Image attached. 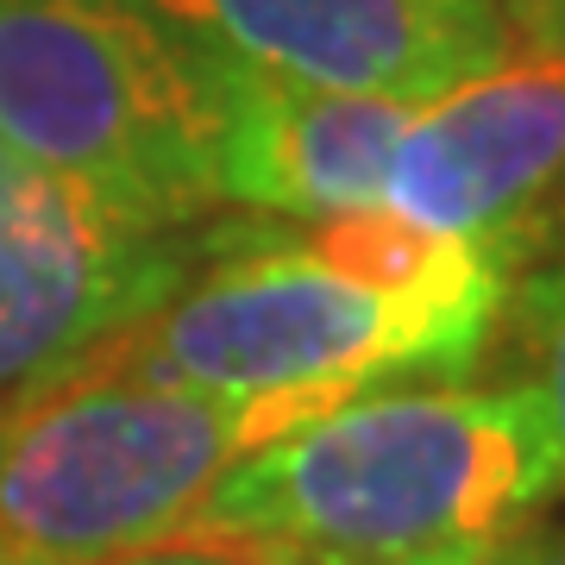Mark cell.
<instances>
[{
	"label": "cell",
	"instance_id": "obj_3",
	"mask_svg": "<svg viewBox=\"0 0 565 565\" xmlns=\"http://www.w3.org/2000/svg\"><path fill=\"white\" fill-rule=\"evenodd\" d=\"M497 308L503 282L396 296L321 264L296 239H264L177 282L132 327L107 333L95 359L182 390L308 396L333 408L390 377L471 364Z\"/></svg>",
	"mask_w": 565,
	"mask_h": 565
},
{
	"label": "cell",
	"instance_id": "obj_9",
	"mask_svg": "<svg viewBox=\"0 0 565 565\" xmlns=\"http://www.w3.org/2000/svg\"><path fill=\"white\" fill-rule=\"evenodd\" d=\"M515 321H522V352H527V371H534L527 390L541 396L546 434H553V452H559V484H565V264L522 282Z\"/></svg>",
	"mask_w": 565,
	"mask_h": 565
},
{
	"label": "cell",
	"instance_id": "obj_5",
	"mask_svg": "<svg viewBox=\"0 0 565 565\" xmlns=\"http://www.w3.org/2000/svg\"><path fill=\"white\" fill-rule=\"evenodd\" d=\"M170 39L264 76L440 102L515 51L509 0H126Z\"/></svg>",
	"mask_w": 565,
	"mask_h": 565
},
{
	"label": "cell",
	"instance_id": "obj_14",
	"mask_svg": "<svg viewBox=\"0 0 565 565\" xmlns=\"http://www.w3.org/2000/svg\"><path fill=\"white\" fill-rule=\"evenodd\" d=\"M415 565H515V559H509V541H497V546H465V553H440V559H415Z\"/></svg>",
	"mask_w": 565,
	"mask_h": 565
},
{
	"label": "cell",
	"instance_id": "obj_12",
	"mask_svg": "<svg viewBox=\"0 0 565 565\" xmlns=\"http://www.w3.org/2000/svg\"><path fill=\"white\" fill-rule=\"evenodd\" d=\"M509 559L515 565H565V527H522V534H509Z\"/></svg>",
	"mask_w": 565,
	"mask_h": 565
},
{
	"label": "cell",
	"instance_id": "obj_8",
	"mask_svg": "<svg viewBox=\"0 0 565 565\" xmlns=\"http://www.w3.org/2000/svg\"><path fill=\"white\" fill-rule=\"evenodd\" d=\"M207 70H214V189L221 202L258 207V214H296V221L384 202L396 145L408 120L422 114L415 102L308 88V82L264 76L226 57H207Z\"/></svg>",
	"mask_w": 565,
	"mask_h": 565
},
{
	"label": "cell",
	"instance_id": "obj_7",
	"mask_svg": "<svg viewBox=\"0 0 565 565\" xmlns=\"http://www.w3.org/2000/svg\"><path fill=\"white\" fill-rule=\"evenodd\" d=\"M565 182V44H522L408 120L384 207L497 245Z\"/></svg>",
	"mask_w": 565,
	"mask_h": 565
},
{
	"label": "cell",
	"instance_id": "obj_11",
	"mask_svg": "<svg viewBox=\"0 0 565 565\" xmlns=\"http://www.w3.org/2000/svg\"><path fill=\"white\" fill-rule=\"evenodd\" d=\"M51 189H57V177H44L39 163H25L13 145L0 139V221H13V214H25V207H39Z\"/></svg>",
	"mask_w": 565,
	"mask_h": 565
},
{
	"label": "cell",
	"instance_id": "obj_2",
	"mask_svg": "<svg viewBox=\"0 0 565 565\" xmlns=\"http://www.w3.org/2000/svg\"><path fill=\"white\" fill-rule=\"evenodd\" d=\"M327 415L76 359L0 408V565H126L202 522L239 459Z\"/></svg>",
	"mask_w": 565,
	"mask_h": 565
},
{
	"label": "cell",
	"instance_id": "obj_1",
	"mask_svg": "<svg viewBox=\"0 0 565 565\" xmlns=\"http://www.w3.org/2000/svg\"><path fill=\"white\" fill-rule=\"evenodd\" d=\"M553 490L559 452L527 384H377L239 459L202 522L296 565H415L509 541Z\"/></svg>",
	"mask_w": 565,
	"mask_h": 565
},
{
	"label": "cell",
	"instance_id": "obj_10",
	"mask_svg": "<svg viewBox=\"0 0 565 565\" xmlns=\"http://www.w3.org/2000/svg\"><path fill=\"white\" fill-rule=\"evenodd\" d=\"M126 565H296L289 553H277V546L252 541V534H233V527H182V534H170L163 546H151V553H139V559Z\"/></svg>",
	"mask_w": 565,
	"mask_h": 565
},
{
	"label": "cell",
	"instance_id": "obj_4",
	"mask_svg": "<svg viewBox=\"0 0 565 565\" xmlns=\"http://www.w3.org/2000/svg\"><path fill=\"white\" fill-rule=\"evenodd\" d=\"M0 139L139 226L221 202L214 70L126 0H0Z\"/></svg>",
	"mask_w": 565,
	"mask_h": 565
},
{
	"label": "cell",
	"instance_id": "obj_13",
	"mask_svg": "<svg viewBox=\"0 0 565 565\" xmlns=\"http://www.w3.org/2000/svg\"><path fill=\"white\" fill-rule=\"evenodd\" d=\"M515 25H527L522 44H546L553 25H565V0L559 7H553V0H522V7H515Z\"/></svg>",
	"mask_w": 565,
	"mask_h": 565
},
{
	"label": "cell",
	"instance_id": "obj_6",
	"mask_svg": "<svg viewBox=\"0 0 565 565\" xmlns=\"http://www.w3.org/2000/svg\"><path fill=\"white\" fill-rule=\"evenodd\" d=\"M182 270L189 252L177 233L126 221L76 182L0 221V408L158 308Z\"/></svg>",
	"mask_w": 565,
	"mask_h": 565
}]
</instances>
